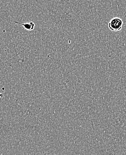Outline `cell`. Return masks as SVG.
Instances as JSON below:
<instances>
[{
    "label": "cell",
    "instance_id": "obj_1",
    "mask_svg": "<svg viewBox=\"0 0 126 155\" xmlns=\"http://www.w3.org/2000/svg\"><path fill=\"white\" fill-rule=\"evenodd\" d=\"M123 20L120 18H114L111 20L108 23V28L111 31H120L123 28Z\"/></svg>",
    "mask_w": 126,
    "mask_h": 155
},
{
    "label": "cell",
    "instance_id": "obj_2",
    "mask_svg": "<svg viewBox=\"0 0 126 155\" xmlns=\"http://www.w3.org/2000/svg\"><path fill=\"white\" fill-rule=\"evenodd\" d=\"M18 24L23 26L24 28L27 31H32L35 27V24L33 21L26 22V23H21V22H18Z\"/></svg>",
    "mask_w": 126,
    "mask_h": 155
},
{
    "label": "cell",
    "instance_id": "obj_3",
    "mask_svg": "<svg viewBox=\"0 0 126 155\" xmlns=\"http://www.w3.org/2000/svg\"><path fill=\"white\" fill-rule=\"evenodd\" d=\"M3 97L2 94H0V97Z\"/></svg>",
    "mask_w": 126,
    "mask_h": 155
},
{
    "label": "cell",
    "instance_id": "obj_4",
    "mask_svg": "<svg viewBox=\"0 0 126 155\" xmlns=\"http://www.w3.org/2000/svg\"><path fill=\"white\" fill-rule=\"evenodd\" d=\"M2 18V17L0 16V18Z\"/></svg>",
    "mask_w": 126,
    "mask_h": 155
}]
</instances>
